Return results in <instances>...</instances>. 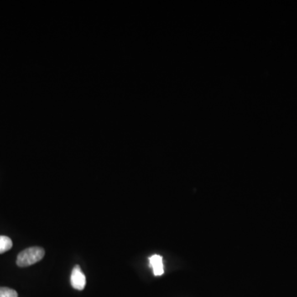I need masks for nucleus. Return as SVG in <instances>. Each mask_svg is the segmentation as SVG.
Instances as JSON below:
<instances>
[{
  "label": "nucleus",
  "instance_id": "f257e3e1",
  "mask_svg": "<svg viewBox=\"0 0 297 297\" xmlns=\"http://www.w3.org/2000/svg\"><path fill=\"white\" fill-rule=\"evenodd\" d=\"M45 250L41 247L27 248L17 255V265L26 267L35 264L44 257Z\"/></svg>",
  "mask_w": 297,
  "mask_h": 297
},
{
  "label": "nucleus",
  "instance_id": "f03ea898",
  "mask_svg": "<svg viewBox=\"0 0 297 297\" xmlns=\"http://www.w3.org/2000/svg\"><path fill=\"white\" fill-rule=\"evenodd\" d=\"M70 281L72 287L75 290L82 291L86 286V277L82 272L81 267L79 265H75L72 270Z\"/></svg>",
  "mask_w": 297,
  "mask_h": 297
},
{
  "label": "nucleus",
  "instance_id": "7ed1b4c3",
  "mask_svg": "<svg viewBox=\"0 0 297 297\" xmlns=\"http://www.w3.org/2000/svg\"><path fill=\"white\" fill-rule=\"evenodd\" d=\"M149 260V266L153 269L154 276H161L164 272L163 268V257L160 255L153 254L151 257H148Z\"/></svg>",
  "mask_w": 297,
  "mask_h": 297
},
{
  "label": "nucleus",
  "instance_id": "20e7f679",
  "mask_svg": "<svg viewBox=\"0 0 297 297\" xmlns=\"http://www.w3.org/2000/svg\"><path fill=\"white\" fill-rule=\"evenodd\" d=\"M12 247V241L9 237L0 235V254L7 252Z\"/></svg>",
  "mask_w": 297,
  "mask_h": 297
},
{
  "label": "nucleus",
  "instance_id": "39448f33",
  "mask_svg": "<svg viewBox=\"0 0 297 297\" xmlns=\"http://www.w3.org/2000/svg\"><path fill=\"white\" fill-rule=\"evenodd\" d=\"M0 297H18L15 290L8 287H0Z\"/></svg>",
  "mask_w": 297,
  "mask_h": 297
}]
</instances>
